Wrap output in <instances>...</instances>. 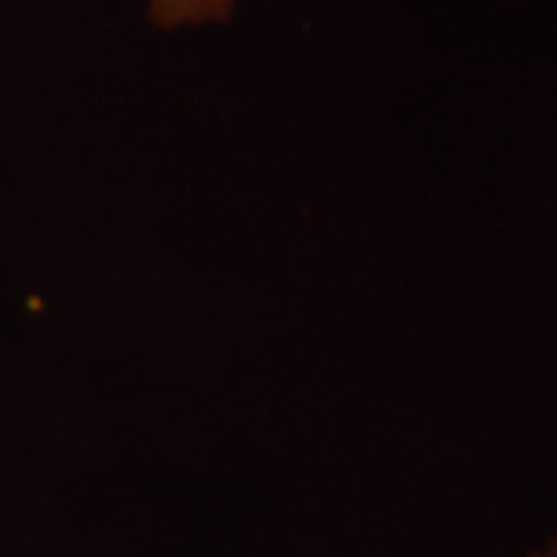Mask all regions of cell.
Listing matches in <instances>:
<instances>
[{
    "label": "cell",
    "instance_id": "2",
    "mask_svg": "<svg viewBox=\"0 0 557 557\" xmlns=\"http://www.w3.org/2000/svg\"><path fill=\"white\" fill-rule=\"evenodd\" d=\"M529 557H557V537L549 540L545 547L537 549V553H532Z\"/></svg>",
    "mask_w": 557,
    "mask_h": 557
},
{
    "label": "cell",
    "instance_id": "1",
    "mask_svg": "<svg viewBox=\"0 0 557 557\" xmlns=\"http://www.w3.org/2000/svg\"><path fill=\"white\" fill-rule=\"evenodd\" d=\"M238 3L240 0H145V13L158 29L178 32L227 24Z\"/></svg>",
    "mask_w": 557,
    "mask_h": 557
}]
</instances>
